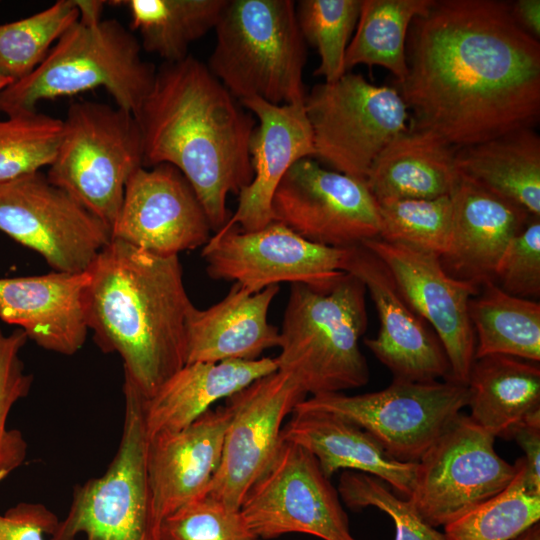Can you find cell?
Masks as SVG:
<instances>
[{"mask_svg": "<svg viewBox=\"0 0 540 540\" xmlns=\"http://www.w3.org/2000/svg\"><path fill=\"white\" fill-rule=\"evenodd\" d=\"M0 231L67 273L87 271L111 241L100 219L40 171L0 183Z\"/></svg>", "mask_w": 540, "mask_h": 540, "instance_id": "7c38bea8", "label": "cell"}, {"mask_svg": "<svg viewBox=\"0 0 540 540\" xmlns=\"http://www.w3.org/2000/svg\"><path fill=\"white\" fill-rule=\"evenodd\" d=\"M291 415L281 441L310 452L327 478L339 470L366 473L386 482L397 495L410 497L417 462L392 458L370 433L336 414L294 410Z\"/></svg>", "mask_w": 540, "mask_h": 540, "instance_id": "d4e9b609", "label": "cell"}, {"mask_svg": "<svg viewBox=\"0 0 540 540\" xmlns=\"http://www.w3.org/2000/svg\"><path fill=\"white\" fill-rule=\"evenodd\" d=\"M79 17L75 0H58L29 17L0 24V75L15 82L30 74Z\"/></svg>", "mask_w": 540, "mask_h": 540, "instance_id": "836d02e7", "label": "cell"}, {"mask_svg": "<svg viewBox=\"0 0 540 540\" xmlns=\"http://www.w3.org/2000/svg\"><path fill=\"white\" fill-rule=\"evenodd\" d=\"M121 440L103 475L74 487L68 513L50 540H161L146 473L144 398L124 381Z\"/></svg>", "mask_w": 540, "mask_h": 540, "instance_id": "ba28073f", "label": "cell"}, {"mask_svg": "<svg viewBox=\"0 0 540 540\" xmlns=\"http://www.w3.org/2000/svg\"><path fill=\"white\" fill-rule=\"evenodd\" d=\"M240 103L258 120L249 149L253 178L239 192L237 208L221 229L254 231L272 222V198L286 172L316 151L304 102L275 105L251 97Z\"/></svg>", "mask_w": 540, "mask_h": 540, "instance_id": "44dd1931", "label": "cell"}, {"mask_svg": "<svg viewBox=\"0 0 540 540\" xmlns=\"http://www.w3.org/2000/svg\"><path fill=\"white\" fill-rule=\"evenodd\" d=\"M304 106L315 157L361 181L380 152L409 126V110L398 89L374 85L358 73L315 85Z\"/></svg>", "mask_w": 540, "mask_h": 540, "instance_id": "9c48e42d", "label": "cell"}, {"mask_svg": "<svg viewBox=\"0 0 540 540\" xmlns=\"http://www.w3.org/2000/svg\"><path fill=\"white\" fill-rule=\"evenodd\" d=\"M143 166L141 134L134 115L93 101L72 103L47 179L63 189L110 230L125 186Z\"/></svg>", "mask_w": 540, "mask_h": 540, "instance_id": "52a82bcc", "label": "cell"}, {"mask_svg": "<svg viewBox=\"0 0 540 540\" xmlns=\"http://www.w3.org/2000/svg\"><path fill=\"white\" fill-rule=\"evenodd\" d=\"M451 199V245L439 259L450 276L479 286L493 280L507 245L534 216L461 175Z\"/></svg>", "mask_w": 540, "mask_h": 540, "instance_id": "603a6c76", "label": "cell"}, {"mask_svg": "<svg viewBox=\"0 0 540 540\" xmlns=\"http://www.w3.org/2000/svg\"><path fill=\"white\" fill-rule=\"evenodd\" d=\"M94 6L52 46L27 76L0 92V112L7 116L37 111L41 101L102 87L116 106L139 109L153 84L156 68L141 56L138 39L115 19H101Z\"/></svg>", "mask_w": 540, "mask_h": 540, "instance_id": "277c9868", "label": "cell"}, {"mask_svg": "<svg viewBox=\"0 0 540 540\" xmlns=\"http://www.w3.org/2000/svg\"><path fill=\"white\" fill-rule=\"evenodd\" d=\"M434 0H362L356 32L345 53L346 72L356 65H378L399 84L407 74L406 42L413 20Z\"/></svg>", "mask_w": 540, "mask_h": 540, "instance_id": "1f68e13d", "label": "cell"}, {"mask_svg": "<svg viewBox=\"0 0 540 540\" xmlns=\"http://www.w3.org/2000/svg\"><path fill=\"white\" fill-rule=\"evenodd\" d=\"M337 491L353 511L375 507L389 515L395 526V540H445L444 534L426 523L408 499L375 476L343 471Z\"/></svg>", "mask_w": 540, "mask_h": 540, "instance_id": "f35d334b", "label": "cell"}, {"mask_svg": "<svg viewBox=\"0 0 540 540\" xmlns=\"http://www.w3.org/2000/svg\"><path fill=\"white\" fill-rule=\"evenodd\" d=\"M143 166L169 164L192 186L214 232L230 217L227 196L253 178L250 142L257 121L212 74L188 55L156 69L134 114Z\"/></svg>", "mask_w": 540, "mask_h": 540, "instance_id": "7a4b0ae2", "label": "cell"}, {"mask_svg": "<svg viewBox=\"0 0 540 540\" xmlns=\"http://www.w3.org/2000/svg\"><path fill=\"white\" fill-rule=\"evenodd\" d=\"M362 245L384 263L407 304L432 326L448 358L450 380L467 385L476 349L469 302L479 286L450 276L434 254L380 238Z\"/></svg>", "mask_w": 540, "mask_h": 540, "instance_id": "e0dca14e", "label": "cell"}, {"mask_svg": "<svg viewBox=\"0 0 540 540\" xmlns=\"http://www.w3.org/2000/svg\"><path fill=\"white\" fill-rule=\"evenodd\" d=\"M467 386L470 419L495 438L510 439L521 425H540V367L535 362L506 355L477 358Z\"/></svg>", "mask_w": 540, "mask_h": 540, "instance_id": "83f0119b", "label": "cell"}, {"mask_svg": "<svg viewBox=\"0 0 540 540\" xmlns=\"http://www.w3.org/2000/svg\"><path fill=\"white\" fill-rule=\"evenodd\" d=\"M409 30L398 91L410 129L459 149L537 125L540 43L510 2L434 0Z\"/></svg>", "mask_w": 540, "mask_h": 540, "instance_id": "6da1fadb", "label": "cell"}, {"mask_svg": "<svg viewBox=\"0 0 540 540\" xmlns=\"http://www.w3.org/2000/svg\"><path fill=\"white\" fill-rule=\"evenodd\" d=\"M27 340L20 328L10 334H4L0 328V484L22 466L27 457L28 445L23 434L7 427L12 407L29 394L33 382L20 357Z\"/></svg>", "mask_w": 540, "mask_h": 540, "instance_id": "74e56055", "label": "cell"}, {"mask_svg": "<svg viewBox=\"0 0 540 540\" xmlns=\"http://www.w3.org/2000/svg\"><path fill=\"white\" fill-rule=\"evenodd\" d=\"M231 413L211 408L186 428L147 437L146 473L154 524L204 496L219 467Z\"/></svg>", "mask_w": 540, "mask_h": 540, "instance_id": "ffe728a7", "label": "cell"}, {"mask_svg": "<svg viewBox=\"0 0 540 540\" xmlns=\"http://www.w3.org/2000/svg\"><path fill=\"white\" fill-rule=\"evenodd\" d=\"M61 131V119L38 111L0 119V183L49 167Z\"/></svg>", "mask_w": 540, "mask_h": 540, "instance_id": "8d00e7d4", "label": "cell"}, {"mask_svg": "<svg viewBox=\"0 0 540 540\" xmlns=\"http://www.w3.org/2000/svg\"><path fill=\"white\" fill-rule=\"evenodd\" d=\"M380 239L416 248L441 258L452 236V199H383L377 201Z\"/></svg>", "mask_w": 540, "mask_h": 540, "instance_id": "e575fe53", "label": "cell"}, {"mask_svg": "<svg viewBox=\"0 0 540 540\" xmlns=\"http://www.w3.org/2000/svg\"><path fill=\"white\" fill-rule=\"evenodd\" d=\"M13 83V81L9 78L3 77L0 75V92L5 89L8 85Z\"/></svg>", "mask_w": 540, "mask_h": 540, "instance_id": "bcb514c9", "label": "cell"}, {"mask_svg": "<svg viewBox=\"0 0 540 540\" xmlns=\"http://www.w3.org/2000/svg\"><path fill=\"white\" fill-rule=\"evenodd\" d=\"M514 21L529 35L539 40L540 37V1L517 0L510 2Z\"/></svg>", "mask_w": 540, "mask_h": 540, "instance_id": "ee69618b", "label": "cell"}, {"mask_svg": "<svg viewBox=\"0 0 540 540\" xmlns=\"http://www.w3.org/2000/svg\"><path fill=\"white\" fill-rule=\"evenodd\" d=\"M366 288L346 273L330 288L291 284L279 330L277 370L308 396L366 385L370 373L359 339L367 327Z\"/></svg>", "mask_w": 540, "mask_h": 540, "instance_id": "5b68a950", "label": "cell"}, {"mask_svg": "<svg viewBox=\"0 0 540 540\" xmlns=\"http://www.w3.org/2000/svg\"><path fill=\"white\" fill-rule=\"evenodd\" d=\"M524 452L525 477L529 486L540 492V425L525 424L511 434Z\"/></svg>", "mask_w": 540, "mask_h": 540, "instance_id": "7bdbcfd3", "label": "cell"}, {"mask_svg": "<svg viewBox=\"0 0 540 540\" xmlns=\"http://www.w3.org/2000/svg\"><path fill=\"white\" fill-rule=\"evenodd\" d=\"M279 285L252 293L234 283L226 296L206 309L192 307L186 328L187 363L256 360L278 347L279 329L269 323V307Z\"/></svg>", "mask_w": 540, "mask_h": 540, "instance_id": "cb8c5ba5", "label": "cell"}, {"mask_svg": "<svg viewBox=\"0 0 540 540\" xmlns=\"http://www.w3.org/2000/svg\"><path fill=\"white\" fill-rule=\"evenodd\" d=\"M58 523L44 504L21 502L0 514V540H45Z\"/></svg>", "mask_w": 540, "mask_h": 540, "instance_id": "b9f144b4", "label": "cell"}, {"mask_svg": "<svg viewBox=\"0 0 540 540\" xmlns=\"http://www.w3.org/2000/svg\"><path fill=\"white\" fill-rule=\"evenodd\" d=\"M272 221L313 243L348 248L378 238L377 201L365 181L302 158L286 172L271 202Z\"/></svg>", "mask_w": 540, "mask_h": 540, "instance_id": "9a60e30c", "label": "cell"}, {"mask_svg": "<svg viewBox=\"0 0 540 540\" xmlns=\"http://www.w3.org/2000/svg\"><path fill=\"white\" fill-rule=\"evenodd\" d=\"M459 174L540 217V137L522 128L456 150Z\"/></svg>", "mask_w": 540, "mask_h": 540, "instance_id": "f1b7e54d", "label": "cell"}, {"mask_svg": "<svg viewBox=\"0 0 540 540\" xmlns=\"http://www.w3.org/2000/svg\"><path fill=\"white\" fill-rule=\"evenodd\" d=\"M467 385L451 380L416 383L393 380L385 389L346 395L310 396L294 410L336 414L370 433L394 459L418 462L468 406Z\"/></svg>", "mask_w": 540, "mask_h": 540, "instance_id": "30bf717a", "label": "cell"}, {"mask_svg": "<svg viewBox=\"0 0 540 540\" xmlns=\"http://www.w3.org/2000/svg\"><path fill=\"white\" fill-rule=\"evenodd\" d=\"M456 150L433 133L408 127L374 160L366 185L376 201L451 196L460 178Z\"/></svg>", "mask_w": 540, "mask_h": 540, "instance_id": "4316f807", "label": "cell"}, {"mask_svg": "<svg viewBox=\"0 0 540 540\" xmlns=\"http://www.w3.org/2000/svg\"><path fill=\"white\" fill-rule=\"evenodd\" d=\"M500 493L444 525L445 540H513L540 520V492L525 477V460Z\"/></svg>", "mask_w": 540, "mask_h": 540, "instance_id": "d6a6232c", "label": "cell"}, {"mask_svg": "<svg viewBox=\"0 0 540 540\" xmlns=\"http://www.w3.org/2000/svg\"><path fill=\"white\" fill-rule=\"evenodd\" d=\"M343 271L357 277L372 298L380 328L364 344L390 370L393 380H450V364L438 337L404 300L384 263L360 244L347 248Z\"/></svg>", "mask_w": 540, "mask_h": 540, "instance_id": "d6986e66", "label": "cell"}, {"mask_svg": "<svg viewBox=\"0 0 540 540\" xmlns=\"http://www.w3.org/2000/svg\"><path fill=\"white\" fill-rule=\"evenodd\" d=\"M475 359L506 355L540 361V303L504 292L493 280L479 285L469 302Z\"/></svg>", "mask_w": 540, "mask_h": 540, "instance_id": "f546056e", "label": "cell"}, {"mask_svg": "<svg viewBox=\"0 0 540 540\" xmlns=\"http://www.w3.org/2000/svg\"><path fill=\"white\" fill-rule=\"evenodd\" d=\"M240 512L257 539L305 533L323 540H357L339 493L316 458L290 442H282L271 466L247 492Z\"/></svg>", "mask_w": 540, "mask_h": 540, "instance_id": "4fadbf2b", "label": "cell"}, {"mask_svg": "<svg viewBox=\"0 0 540 540\" xmlns=\"http://www.w3.org/2000/svg\"><path fill=\"white\" fill-rule=\"evenodd\" d=\"M362 0H301L295 5L304 41L316 48L320 65L315 75L333 83L345 73V53L356 28Z\"/></svg>", "mask_w": 540, "mask_h": 540, "instance_id": "d590c367", "label": "cell"}, {"mask_svg": "<svg viewBox=\"0 0 540 540\" xmlns=\"http://www.w3.org/2000/svg\"><path fill=\"white\" fill-rule=\"evenodd\" d=\"M513 540H540V524H534Z\"/></svg>", "mask_w": 540, "mask_h": 540, "instance_id": "f6af8a7d", "label": "cell"}, {"mask_svg": "<svg viewBox=\"0 0 540 540\" xmlns=\"http://www.w3.org/2000/svg\"><path fill=\"white\" fill-rule=\"evenodd\" d=\"M493 281L512 296L530 299L540 295V217H531L509 242Z\"/></svg>", "mask_w": 540, "mask_h": 540, "instance_id": "60d3db41", "label": "cell"}, {"mask_svg": "<svg viewBox=\"0 0 540 540\" xmlns=\"http://www.w3.org/2000/svg\"><path fill=\"white\" fill-rule=\"evenodd\" d=\"M86 321L97 346L117 353L124 381L150 398L186 364L194 306L178 256H158L112 239L87 270Z\"/></svg>", "mask_w": 540, "mask_h": 540, "instance_id": "3957f363", "label": "cell"}, {"mask_svg": "<svg viewBox=\"0 0 540 540\" xmlns=\"http://www.w3.org/2000/svg\"><path fill=\"white\" fill-rule=\"evenodd\" d=\"M277 371L274 358L187 363L143 401L147 437L182 430L221 399Z\"/></svg>", "mask_w": 540, "mask_h": 540, "instance_id": "484cf974", "label": "cell"}, {"mask_svg": "<svg viewBox=\"0 0 540 540\" xmlns=\"http://www.w3.org/2000/svg\"><path fill=\"white\" fill-rule=\"evenodd\" d=\"M161 540H257L240 510L205 494L163 520Z\"/></svg>", "mask_w": 540, "mask_h": 540, "instance_id": "ab89813d", "label": "cell"}, {"mask_svg": "<svg viewBox=\"0 0 540 540\" xmlns=\"http://www.w3.org/2000/svg\"><path fill=\"white\" fill-rule=\"evenodd\" d=\"M228 0H120L127 8L131 30L141 37V47L177 62L188 54L191 43L215 29Z\"/></svg>", "mask_w": 540, "mask_h": 540, "instance_id": "4dcf8cb0", "label": "cell"}, {"mask_svg": "<svg viewBox=\"0 0 540 540\" xmlns=\"http://www.w3.org/2000/svg\"><path fill=\"white\" fill-rule=\"evenodd\" d=\"M206 272L255 293L281 282L332 287L344 274L347 248L313 243L281 223L243 231L220 229L203 246Z\"/></svg>", "mask_w": 540, "mask_h": 540, "instance_id": "5bb4252c", "label": "cell"}, {"mask_svg": "<svg viewBox=\"0 0 540 540\" xmlns=\"http://www.w3.org/2000/svg\"><path fill=\"white\" fill-rule=\"evenodd\" d=\"M211 231L184 175L172 165L159 164L142 166L128 179L111 238L168 257L204 246Z\"/></svg>", "mask_w": 540, "mask_h": 540, "instance_id": "ac0fdd59", "label": "cell"}, {"mask_svg": "<svg viewBox=\"0 0 540 540\" xmlns=\"http://www.w3.org/2000/svg\"><path fill=\"white\" fill-rule=\"evenodd\" d=\"M257 540H262V539H257Z\"/></svg>", "mask_w": 540, "mask_h": 540, "instance_id": "7dc6e473", "label": "cell"}, {"mask_svg": "<svg viewBox=\"0 0 540 540\" xmlns=\"http://www.w3.org/2000/svg\"><path fill=\"white\" fill-rule=\"evenodd\" d=\"M306 398L296 381L279 370L228 397L225 404L231 417L221 461L206 494L240 510L249 489L279 452L286 417Z\"/></svg>", "mask_w": 540, "mask_h": 540, "instance_id": "2e32d148", "label": "cell"}, {"mask_svg": "<svg viewBox=\"0 0 540 540\" xmlns=\"http://www.w3.org/2000/svg\"><path fill=\"white\" fill-rule=\"evenodd\" d=\"M208 68L240 100L303 103L305 41L291 0H228Z\"/></svg>", "mask_w": 540, "mask_h": 540, "instance_id": "8992f818", "label": "cell"}, {"mask_svg": "<svg viewBox=\"0 0 540 540\" xmlns=\"http://www.w3.org/2000/svg\"><path fill=\"white\" fill-rule=\"evenodd\" d=\"M88 271L0 278V320L39 347L70 356L85 344Z\"/></svg>", "mask_w": 540, "mask_h": 540, "instance_id": "7402d4cb", "label": "cell"}, {"mask_svg": "<svg viewBox=\"0 0 540 540\" xmlns=\"http://www.w3.org/2000/svg\"><path fill=\"white\" fill-rule=\"evenodd\" d=\"M495 437L459 414L417 462L408 498L430 526H444L504 490L516 465L501 458Z\"/></svg>", "mask_w": 540, "mask_h": 540, "instance_id": "8fae6325", "label": "cell"}]
</instances>
